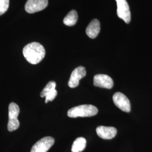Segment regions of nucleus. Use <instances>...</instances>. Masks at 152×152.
<instances>
[{"label": "nucleus", "mask_w": 152, "mask_h": 152, "mask_svg": "<svg viewBox=\"0 0 152 152\" xmlns=\"http://www.w3.org/2000/svg\"><path fill=\"white\" fill-rule=\"evenodd\" d=\"M23 53L29 63L37 64L44 59L46 51L41 44L34 42L27 45L23 49Z\"/></svg>", "instance_id": "nucleus-1"}, {"label": "nucleus", "mask_w": 152, "mask_h": 152, "mask_svg": "<svg viewBox=\"0 0 152 152\" xmlns=\"http://www.w3.org/2000/svg\"><path fill=\"white\" fill-rule=\"evenodd\" d=\"M98 109L92 105H81L70 109L68 111V116L71 118L92 117L97 114Z\"/></svg>", "instance_id": "nucleus-2"}, {"label": "nucleus", "mask_w": 152, "mask_h": 152, "mask_svg": "<svg viewBox=\"0 0 152 152\" xmlns=\"http://www.w3.org/2000/svg\"><path fill=\"white\" fill-rule=\"evenodd\" d=\"M115 1L117 6V15L126 24H129L131 21V12L129 5L127 1L115 0Z\"/></svg>", "instance_id": "nucleus-3"}, {"label": "nucleus", "mask_w": 152, "mask_h": 152, "mask_svg": "<svg viewBox=\"0 0 152 152\" xmlns=\"http://www.w3.org/2000/svg\"><path fill=\"white\" fill-rule=\"evenodd\" d=\"M55 142L54 139L51 136H46L37 141L33 146L31 152H47Z\"/></svg>", "instance_id": "nucleus-4"}, {"label": "nucleus", "mask_w": 152, "mask_h": 152, "mask_svg": "<svg viewBox=\"0 0 152 152\" xmlns=\"http://www.w3.org/2000/svg\"><path fill=\"white\" fill-rule=\"evenodd\" d=\"M113 100L114 104L121 110L127 113L130 112V102L124 94L121 92L115 93L113 96Z\"/></svg>", "instance_id": "nucleus-5"}, {"label": "nucleus", "mask_w": 152, "mask_h": 152, "mask_svg": "<svg viewBox=\"0 0 152 152\" xmlns=\"http://www.w3.org/2000/svg\"><path fill=\"white\" fill-rule=\"evenodd\" d=\"M48 5V0H28L25 10L29 14L43 10Z\"/></svg>", "instance_id": "nucleus-6"}, {"label": "nucleus", "mask_w": 152, "mask_h": 152, "mask_svg": "<svg viewBox=\"0 0 152 152\" xmlns=\"http://www.w3.org/2000/svg\"><path fill=\"white\" fill-rule=\"evenodd\" d=\"M86 75V71L85 67L78 66L71 73L68 86L71 88L77 87L79 85L80 80Z\"/></svg>", "instance_id": "nucleus-7"}, {"label": "nucleus", "mask_w": 152, "mask_h": 152, "mask_svg": "<svg viewBox=\"0 0 152 152\" xmlns=\"http://www.w3.org/2000/svg\"><path fill=\"white\" fill-rule=\"evenodd\" d=\"M94 85L96 87L110 89L113 87L112 78L106 75H96L94 77Z\"/></svg>", "instance_id": "nucleus-8"}, {"label": "nucleus", "mask_w": 152, "mask_h": 152, "mask_svg": "<svg viewBox=\"0 0 152 152\" xmlns=\"http://www.w3.org/2000/svg\"><path fill=\"white\" fill-rule=\"evenodd\" d=\"M56 83L54 81L49 82L41 93L42 98L45 97V103L53 101L56 98L58 92L55 89Z\"/></svg>", "instance_id": "nucleus-9"}, {"label": "nucleus", "mask_w": 152, "mask_h": 152, "mask_svg": "<svg viewBox=\"0 0 152 152\" xmlns=\"http://www.w3.org/2000/svg\"><path fill=\"white\" fill-rule=\"evenodd\" d=\"M117 133V130L114 127L100 126L96 128L97 135L102 139L105 140H110L114 138Z\"/></svg>", "instance_id": "nucleus-10"}, {"label": "nucleus", "mask_w": 152, "mask_h": 152, "mask_svg": "<svg viewBox=\"0 0 152 152\" xmlns=\"http://www.w3.org/2000/svg\"><path fill=\"white\" fill-rule=\"evenodd\" d=\"M100 31V24L98 19H95L90 23L86 29L87 36L91 38H96Z\"/></svg>", "instance_id": "nucleus-11"}, {"label": "nucleus", "mask_w": 152, "mask_h": 152, "mask_svg": "<svg viewBox=\"0 0 152 152\" xmlns=\"http://www.w3.org/2000/svg\"><path fill=\"white\" fill-rule=\"evenodd\" d=\"M86 146V140L82 137L76 139L72 147V152H81Z\"/></svg>", "instance_id": "nucleus-12"}, {"label": "nucleus", "mask_w": 152, "mask_h": 152, "mask_svg": "<svg viewBox=\"0 0 152 152\" xmlns=\"http://www.w3.org/2000/svg\"><path fill=\"white\" fill-rule=\"evenodd\" d=\"M78 20V14L76 10H72L67 15L65 16L63 20L64 24L67 26H73L76 24Z\"/></svg>", "instance_id": "nucleus-13"}, {"label": "nucleus", "mask_w": 152, "mask_h": 152, "mask_svg": "<svg viewBox=\"0 0 152 152\" xmlns=\"http://www.w3.org/2000/svg\"><path fill=\"white\" fill-rule=\"evenodd\" d=\"M20 113V109L18 104L11 103L9 106V120H18V117Z\"/></svg>", "instance_id": "nucleus-14"}, {"label": "nucleus", "mask_w": 152, "mask_h": 152, "mask_svg": "<svg viewBox=\"0 0 152 152\" xmlns=\"http://www.w3.org/2000/svg\"><path fill=\"white\" fill-rule=\"evenodd\" d=\"M9 7V0H0V15L5 14Z\"/></svg>", "instance_id": "nucleus-15"}]
</instances>
